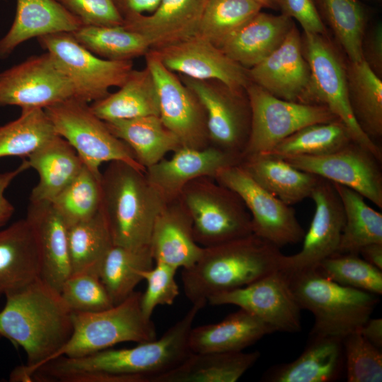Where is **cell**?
Wrapping results in <instances>:
<instances>
[{
  "label": "cell",
  "instance_id": "cell-56",
  "mask_svg": "<svg viewBox=\"0 0 382 382\" xmlns=\"http://www.w3.org/2000/svg\"><path fill=\"white\" fill-rule=\"evenodd\" d=\"M259 4L262 8L279 9V0H253Z\"/></svg>",
  "mask_w": 382,
  "mask_h": 382
},
{
  "label": "cell",
  "instance_id": "cell-23",
  "mask_svg": "<svg viewBox=\"0 0 382 382\" xmlns=\"http://www.w3.org/2000/svg\"><path fill=\"white\" fill-rule=\"evenodd\" d=\"M149 247L155 262L187 269L201 257L204 248L195 241L192 219L181 202L166 204L157 216Z\"/></svg>",
  "mask_w": 382,
  "mask_h": 382
},
{
  "label": "cell",
  "instance_id": "cell-14",
  "mask_svg": "<svg viewBox=\"0 0 382 382\" xmlns=\"http://www.w3.org/2000/svg\"><path fill=\"white\" fill-rule=\"evenodd\" d=\"M157 89L159 117L182 146L202 149L210 145L204 109L197 96L167 69L156 52L144 55Z\"/></svg>",
  "mask_w": 382,
  "mask_h": 382
},
{
  "label": "cell",
  "instance_id": "cell-29",
  "mask_svg": "<svg viewBox=\"0 0 382 382\" xmlns=\"http://www.w3.org/2000/svg\"><path fill=\"white\" fill-rule=\"evenodd\" d=\"M27 161L39 175L30 193L32 203H51L84 166L71 144L57 134L30 154Z\"/></svg>",
  "mask_w": 382,
  "mask_h": 382
},
{
  "label": "cell",
  "instance_id": "cell-20",
  "mask_svg": "<svg viewBox=\"0 0 382 382\" xmlns=\"http://www.w3.org/2000/svg\"><path fill=\"white\" fill-rule=\"evenodd\" d=\"M248 74L251 82L279 98L308 103L311 71L295 25L277 48L248 69Z\"/></svg>",
  "mask_w": 382,
  "mask_h": 382
},
{
  "label": "cell",
  "instance_id": "cell-54",
  "mask_svg": "<svg viewBox=\"0 0 382 382\" xmlns=\"http://www.w3.org/2000/svg\"><path fill=\"white\" fill-rule=\"evenodd\" d=\"M361 335L376 347H382V319L371 318L358 330Z\"/></svg>",
  "mask_w": 382,
  "mask_h": 382
},
{
  "label": "cell",
  "instance_id": "cell-7",
  "mask_svg": "<svg viewBox=\"0 0 382 382\" xmlns=\"http://www.w3.org/2000/svg\"><path fill=\"white\" fill-rule=\"evenodd\" d=\"M178 199L192 219L196 242L203 248L253 233L251 217L241 197L214 178L191 181Z\"/></svg>",
  "mask_w": 382,
  "mask_h": 382
},
{
  "label": "cell",
  "instance_id": "cell-25",
  "mask_svg": "<svg viewBox=\"0 0 382 382\" xmlns=\"http://www.w3.org/2000/svg\"><path fill=\"white\" fill-rule=\"evenodd\" d=\"M83 22L57 0H16L13 21L0 39V59L7 58L23 42L36 37L73 33Z\"/></svg>",
  "mask_w": 382,
  "mask_h": 382
},
{
  "label": "cell",
  "instance_id": "cell-53",
  "mask_svg": "<svg viewBox=\"0 0 382 382\" xmlns=\"http://www.w3.org/2000/svg\"><path fill=\"white\" fill-rule=\"evenodd\" d=\"M161 0H113L122 18L136 14H149L158 6Z\"/></svg>",
  "mask_w": 382,
  "mask_h": 382
},
{
  "label": "cell",
  "instance_id": "cell-35",
  "mask_svg": "<svg viewBox=\"0 0 382 382\" xmlns=\"http://www.w3.org/2000/svg\"><path fill=\"white\" fill-rule=\"evenodd\" d=\"M155 262L149 245L127 247L112 245L100 264L98 275L114 305L129 297L143 281L141 273Z\"/></svg>",
  "mask_w": 382,
  "mask_h": 382
},
{
  "label": "cell",
  "instance_id": "cell-27",
  "mask_svg": "<svg viewBox=\"0 0 382 382\" xmlns=\"http://www.w3.org/2000/svg\"><path fill=\"white\" fill-rule=\"evenodd\" d=\"M40 274L36 242L26 219L0 230V297L28 286Z\"/></svg>",
  "mask_w": 382,
  "mask_h": 382
},
{
  "label": "cell",
  "instance_id": "cell-1",
  "mask_svg": "<svg viewBox=\"0 0 382 382\" xmlns=\"http://www.w3.org/2000/svg\"><path fill=\"white\" fill-rule=\"evenodd\" d=\"M203 302L192 303L184 316L154 340L129 348H108L81 357H59L37 369L42 381L154 382L191 353L188 337Z\"/></svg>",
  "mask_w": 382,
  "mask_h": 382
},
{
  "label": "cell",
  "instance_id": "cell-13",
  "mask_svg": "<svg viewBox=\"0 0 382 382\" xmlns=\"http://www.w3.org/2000/svg\"><path fill=\"white\" fill-rule=\"evenodd\" d=\"M214 179L241 197L250 213L253 233L279 248L303 240L305 231L294 209L258 185L238 164L222 168Z\"/></svg>",
  "mask_w": 382,
  "mask_h": 382
},
{
  "label": "cell",
  "instance_id": "cell-40",
  "mask_svg": "<svg viewBox=\"0 0 382 382\" xmlns=\"http://www.w3.org/2000/svg\"><path fill=\"white\" fill-rule=\"evenodd\" d=\"M72 34L90 52L108 60H132L150 50L142 35L122 25H83Z\"/></svg>",
  "mask_w": 382,
  "mask_h": 382
},
{
  "label": "cell",
  "instance_id": "cell-48",
  "mask_svg": "<svg viewBox=\"0 0 382 382\" xmlns=\"http://www.w3.org/2000/svg\"><path fill=\"white\" fill-rule=\"evenodd\" d=\"M178 269L161 262L141 273L146 289L141 293L140 305L143 314L151 319L155 308L159 306L172 305L179 295L175 280Z\"/></svg>",
  "mask_w": 382,
  "mask_h": 382
},
{
  "label": "cell",
  "instance_id": "cell-24",
  "mask_svg": "<svg viewBox=\"0 0 382 382\" xmlns=\"http://www.w3.org/2000/svg\"><path fill=\"white\" fill-rule=\"evenodd\" d=\"M25 219L38 250L40 278L59 292L64 282L71 274L68 228L49 202H30Z\"/></svg>",
  "mask_w": 382,
  "mask_h": 382
},
{
  "label": "cell",
  "instance_id": "cell-9",
  "mask_svg": "<svg viewBox=\"0 0 382 382\" xmlns=\"http://www.w3.org/2000/svg\"><path fill=\"white\" fill-rule=\"evenodd\" d=\"M302 48L311 77L308 103L327 107L347 128L353 141L382 161V149L359 126L351 108L346 67L324 35L303 31Z\"/></svg>",
  "mask_w": 382,
  "mask_h": 382
},
{
  "label": "cell",
  "instance_id": "cell-49",
  "mask_svg": "<svg viewBox=\"0 0 382 382\" xmlns=\"http://www.w3.org/2000/svg\"><path fill=\"white\" fill-rule=\"evenodd\" d=\"M84 25L121 26L124 19L113 0H57Z\"/></svg>",
  "mask_w": 382,
  "mask_h": 382
},
{
  "label": "cell",
  "instance_id": "cell-36",
  "mask_svg": "<svg viewBox=\"0 0 382 382\" xmlns=\"http://www.w3.org/2000/svg\"><path fill=\"white\" fill-rule=\"evenodd\" d=\"M353 115L362 131L374 142L382 136V81L364 61L346 67Z\"/></svg>",
  "mask_w": 382,
  "mask_h": 382
},
{
  "label": "cell",
  "instance_id": "cell-11",
  "mask_svg": "<svg viewBox=\"0 0 382 382\" xmlns=\"http://www.w3.org/2000/svg\"><path fill=\"white\" fill-rule=\"evenodd\" d=\"M245 92L251 121L241 158L266 154L277 143L307 125L338 120L324 105L283 100L253 82L246 87Z\"/></svg>",
  "mask_w": 382,
  "mask_h": 382
},
{
  "label": "cell",
  "instance_id": "cell-19",
  "mask_svg": "<svg viewBox=\"0 0 382 382\" xmlns=\"http://www.w3.org/2000/svg\"><path fill=\"white\" fill-rule=\"evenodd\" d=\"M153 50L167 69L179 75L199 80H216L237 91H245L251 82L247 69L197 34Z\"/></svg>",
  "mask_w": 382,
  "mask_h": 382
},
{
  "label": "cell",
  "instance_id": "cell-37",
  "mask_svg": "<svg viewBox=\"0 0 382 382\" xmlns=\"http://www.w3.org/2000/svg\"><path fill=\"white\" fill-rule=\"evenodd\" d=\"M333 185L345 213L337 253L359 254V250L366 245L382 243L381 213L369 207L359 192L345 185Z\"/></svg>",
  "mask_w": 382,
  "mask_h": 382
},
{
  "label": "cell",
  "instance_id": "cell-28",
  "mask_svg": "<svg viewBox=\"0 0 382 382\" xmlns=\"http://www.w3.org/2000/svg\"><path fill=\"white\" fill-rule=\"evenodd\" d=\"M294 25L281 13L259 12L219 47L228 57L248 69L271 54Z\"/></svg>",
  "mask_w": 382,
  "mask_h": 382
},
{
  "label": "cell",
  "instance_id": "cell-5",
  "mask_svg": "<svg viewBox=\"0 0 382 382\" xmlns=\"http://www.w3.org/2000/svg\"><path fill=\"white\" fill-rule=\"evenodd\" d=\"M287 272L300 307L314 316L312 335L343 339L371 318L378 302L377 295L341 285L316 269Z\"/></svg>",
  "mask_w": 382,
  "mask_h": 382
},
{
  "label": "cell",
  "instance_id": "cell-16",
  "mask_svg": "<svg viewBox=\"0 0 382 382\" xmlns=\"http://www.w3.org/2000/svg\"><path fill=\"white\" fill-rule=\"evenodd\" d=\"M71 97V82L47 52L0 72V106L44 109Z\"/></svg>",
  "mask_w": 382,
  "mask_h": 382
},
{
  "label": "cell",
  "instance_id": "cell-12",
  "mask_svg": "<svg viewBox=\"0 0 382 382\" xmlns=\"http://www.w3.org/2000/svg\"><path fill=\"white\" fill-rule=\"evenodd\" d=\"M179 76L204 109L210 145L241 158L251 121L245 91L231 89L216 80Z\"/></svg>",
  "mask_w": 382,
  "mask_h": 382
},
{
  "label": "cell",
  "instance_id": "cell-30",
  "mask_svg": "<svg viewBox=\"0 0 382 382\" xmlns=\"http://www.w3.org/2000/svg\"><path fill=\"white\" fill-rule=\"evenodd\" d=\"M274 330L244 309L222 320L191 329L188 345L193 353L241 352Z\"/></svg>",
  "mask_w": 382,
  "mask_h": 382
},
{
  "label": "cell",
  "instance_id": "cell-8",
  "mask_svg": "<svg viewBox=\"0 0 382 382\" xmlns=\"http://www.w3.org/2000/svg\"><path fill=\"white\" fill-rule=\"evenodd\" d=\"M44 110L56 134L71 144L84 166L96 175H101L103 163L116 161L146 171L132 149L109 130L88 103L71 97Z\"/></svg>",
  "mask_w": 382,
  "mask_h": 382
},
{
  "label": "cell",
  "instance_id": "cell-46",
  "mask_svg": "<svg viewBox=\"0 0 382 382\" xmlns=\"http://www.w3.org/2000/svg\"><path fill=\"white\" fill-rule=\"evenodd\" d=\"M348 382H381L382 352L357 330L342 339Z\"/></svg>",
  "mask_w": 382,
  "mask_h": 382
},
{
  "label": "cell",
  "instance_id": "cell-15",
  "mask_svg": "<svg viewBox=\"0 0 382 382\" xmlns=\"http://www.w3.org/2000/svg\"><path fill=\"white\" fill-rule=\"evenodd\" d=\"M213 306L234 305L249 312L274 332L301 330V311L293 292L289 273L273 272L242 288L211 296Z\"/></svg>",
  "mask_w": 382,
  "mask_h": 382
},
{
  "label": "cell",
  "instance_id": "cell-52",
  "mask_svg": "<svg viewBox=\"0 0 382 382\" xmlns=\"http://www.w3.org/2000/svg\"><path fill=\"white\" fill-rule=\"evenodd\" d=\"M29 168L25 159L15 170L0 173V228L9 221L15 211L14 207L5 197V190L17 175Z\"/></svg>",
  "mask_w": 382,
  "mask_h": 382
},
{
  "label": "cell",
  "instance_id": "cell-31",
  "mask_svg": "<svg viewBox=\"0 0 382 382\" xmlns=\"http://www.w3.org/2000/svg\"><path fill=\"white\" fill-rule=\"evenodd\" d=\"M238 165L261 187L288 205L310 197L320 177L265 154L241 158Z\"/></svg>",
  "mask_w": 382,
  "mask_h": 382
},
{
  "label": "cell",
  "instance_id": "cell-55",
  "mask_svg": "<svg viewBox=\"0 0 382 382\" xmlns=\"http://www.w3.org/2000/svg\"><path fill=\"white\" fill-rule=\"evenodd\" d=\"M359 254L371 265L382 270V243H373L362 247Z\"/></svg>",
  "mask_w": 382,
  "mask_h": 382
},
{
  "label": "cell",
  "instance_id": "cell-21",
  "mask_svg": "<svg viewBox=\"0 0 382 382\" xmlns=\"http://www.w3.org/2000/svg\"><path fill=\"white\" fill-rule=\"evenodd\" d=\"M240 161L241 158L212 145L202 149L181 146L171 158H163L147 168L145 175L168 203L178 199L191 181L202 177L214 178L220 170Z\"/></svg>",
  "mask_w": 382,
  "mask_h": 382
},
{
  "label": "cell",
  "instance_id": "cell-42",
  "mask_svg": "<svg viewBox=\"0 0 382 382\" xmlns=\"http://www.w3.org/2000/svg\"><path fill=\"white\" fill-rule=\"evenodd\" d=\"M55 134L44 109H21L17 119L0 127V158L28 157Z\"/></svg>",
  "mask_w": 382,
  "mask_h": 382
},
{
  "label": "cell",
  "instance_id": "cell-51",
  "mask_svg": "<svg viewBox=\"0 0 382 382\" xmlns=\"http://www.w3.org/2000/svg\"><path fill=\"white\" fill-rule=\"evenodd\" d=\"M363 60L373 71L381 78L382 76V24L377 22L368 31L365 30L362 42Z\"/></svg>",
  "mask_w": 382,
  "mask_h": 382
},
{
  "label": "cell",
  "instance_id": "cell-3",
  "mask_svg": "<svg viewBox=\"0 0 382 382\" xmlns=\"http://www.w3.org/2000/svg\"><path fill=\"white\" fill-rule=\"evenodd\" d=\"M284 257L279 248L254 233L204 248L196 263L183 269L185 295L192 303H207L211 296L242 288L283 270Z\"/></svg>",
  "mask_w": 382,
  "mask_h": 382
},
{
  "label": "cell",
  "instance_id": "cell-26",
  "mask_svg": "<svg viewBox=\"0 0 382 382\" xmlns=\"http://www.w3.org/2000/svg\"><path fill=\"white\" fill-rule=\"evenodd\" d=\"M343 372L342 339L310 335L299 357L270 369L262 379L269 382H333L338 380Z\"/></svg>",
  "mask_w": 382,
  "mask_h": 382
},
{
  "label": "cell",
  "instance_id": "cell-18",
  "mask_svg": "<svg viewBox=\"0 0 382 382\" xmlns=\"http://www.w3.org/2000/svg\"><path fill=\"white\" fill-rule=\"evenodd\" d=\"M310 197L314 202L315 212L302 248L297 253L284 257L283 270L289 272L316 269L338 249L345 213L333 183L320 178Z\"/></svg>",
  "mask_w": 382,
  "mask_h": 382
},
{
  "label": "cell",
  "instance_id": "cell-6",
  "mask_svg": "<svg viewBox=\"0 0 382 382\" xmlns=\"http://www.w3.org/2000/svg\"><path fill=\"white\" fill-rule=\"evenodd\" d=\"M141 295L134 291L120 303L100 311H72L71 335L50 361L59 357H83L122 342L156 339L153 321L142 313Z\"/></svg>",
  "mask_w": 382,
  "mask_h": 382
},
{
  "label": "cell",
  "instance_id": "cell-2",
  "mask_svg": "<svg viewBox=\"0 0 382 382\" xmlns=\"http://www.w3.org/2000/svg\"><path fill=\"white\" fill-rule=\"evenodd\" d=\"M0 310V338L21 347L26 364L13 369L11 381H30V374L48 362L72 332V311L59 291L39 278L6 296Z\"/></svg>",
  "mask_w": 382,
  "mask_h": 382
},
{
  "label": "cell",
  "instance_id": "cell-33",
  "mask_svg": "<svg viewBox=\"0 0 382 382\" xmlns=\"http://www.w3.org/2000/svg\"><path fill=\"white\" fill-rule=\"evenodd\" d=\"M92 111L104 122L159 116L156 83L147 66L132 69L119 89L93 102Z\"/></svg>",
  "mask_w": 382,
  "mask_h": 382
},
{
  "label": "cell",
  "instance_id": "cell-22",
  "mask_svg": "<svg viewBox=\"0 0 382 382\" xmlns=\"http://www.w3.org/2000/svg\"><path fill=\"white\" fill-rule=\"evenodd\" d=\"M209 0H161L151 13L124 18L122 26L142 35L151 50L195 35Z\"/></svg>",
  "mask_w": 382,
  "mask_h": 382
},
{
  "label": "cell",
  "instance_id": "cell-44",
  "mask_svg": "<svg viewBox=\"0 0 382 382\" xmlns=\"http://www.w3.org/2000/svg\"><path fill=\"white\" fill-rule=\"evenodd\" d=\"M262 8L253 0H209L196 34L219 47Z\"/></svg>",
  "mask_w": 382,
  "mask_h": 382
},
{
  "label": "cell",
  "instance_id": "cell-17",
  "mask_svg": "<svg viewBox=\"0 0 382 382\" xmlns=\"http://www.w3.org/2000/svg\"><path fill=\"white\" fill-rule=\"evenodd\" d=\"M282 158L299 170L352 189L382 208L381 162L353 141L325 155Z\"/></svg>",
  "mask_w": 382,
  "mask_h": 382
},
{
  "label": "cell",
  "instance_id": "cell-34",
  "mask_svg": "<svg viewBox=\"0 0 382 382\" xmlns=\"http://www.w3.org/2000/svg\"><path fill=\"white\" fill-rule=\"evenodd\" d=\"M105 122L109 130L132 149L145 169L182 146L178 138L157 115Z\"/></svg>",
  "mask_w": 382,
  "mask_h": 382
},
{
  "label": "cell",
  "instance_id": "cell-38",
  "mask_svg": "<svg viewBox=\"0 0 382 382\" xmlns=\"http://www.w3.org/2000/svg\"><path fill=\"white\" fill-rule=\"evenodd\" d=\"M67 235L71 274H98L103 257L113 245L101 210L90 219L68 228Z\"/></svg>",
  "mask_w": 382,
  "mask_h": 382
},
{
  "label": "cell",
  "instance_id": "cell-4",
  "mask_svg": "<svg viewBox=\"0 0 382 382\" xmlns=\"http://www.w3.org/2000/svg\"><path fill=\"white\" fill-rule=\"evenodd\" d=\"M100 210L113 245H149L155 220L166 202L145 172L122 161H111L101 173Z\"/></svg>",
  "mask_w": 382,
  "mask_h": 382
},
{
  "label": "cell",
  "instance_id": "cell-45",
  "mask_svg": "<svg viewBox=\"0 0 382 382\" xmlns=\"http://www.w3.org/2000/svg\"><path fill=\"white\" fill-rule=\"evenodd\" d=\"M316 270L341 285L382 294V270L357 253H335L322 260Z\"/></svg>",
  "mask_w": 382,
  "mask_h": 382
},
{
  "label": "cell",
  "instance_id": "cell-39",
  "mask_svg": "<svg viewBox=\"0 0 382 382\" xmlns=\"http://www.w3.org/2000/svg\"><path fill=\"white\" fill-rule=\"evenodd\" d=\"M353 141L345 125L336 120L307 125L277 143L269 152L280 158L322 156L332 153Z\"/></svg>",
  "mask_w": 382,
  "mask_h": 382
},
{
  "label": "cell",
  "instance_id": "cell-32",
  "mask_svg": "<svg viewBox=\"0 0 382 382\" xmlns=\"http://www.w3.org/2000/svg\"><path fill=\"white\" fill-rule=\"evenodd\" d=\"M260 357L259 351L192 352L154 382H236Z\"/></svg>",
  "mask_w": 382,
  "mask_h": 382
},
{
  "label": "cell",
  "instance_id": "cell-10",
  "mask_svg": "<svg viewBox=\"0 0 382 382\" xmlns=\"http://www.w3.org/2000/svg\"><path fill=\"white\" fill-rule=\"evenodd\" d=\"M71 82L74 97L95 102L108 96L112 87L120 88L133 69L132 60H108L81 45L72 33H58L37 38Z\"/></svg>",
  "mask_w": 382,
  "mask_h": 382
},
{
  "label": "cell",
  "instance_id": "cell-43",
  "mask_svg": "<svg viewBox=\"0 0 382 382\" xmlns=\"http://www.w3.org/2000/svg\"><path fill=\"white\" fill-rule=\"evenodd\" d=\"M101 175L86 166L61 192L51 204L62 221L69 228L94 216L102 202Z\"/></svg>",
  "mask_w": 382,
  "mask_h": 382
},
{
  "label": "cell",
  "instance_id": "cell-41",
  "mask_svg": "<svg viewBox=\"0 0 382 382\" xmlns=\"http://www.w3.org/2000/svg\"><path fill=\"white\" fill-rule=\"evenodd\" d=\"M349 62L363 60L362 39L366 29V9L359 0H315ZM318 9V10H319Z\"/></svg>",
  "mask_w": 382,
  "mask_h": 382
},
{
  "label": "cell",
  "instance_id": "cell-50",
  "mask_svg": "<svg viewBox=\"0 0 382 382\" xmlns=\"http://www.w3.org/2000/svg\"><path fill=\"white\" fill-rule=\"evenodd\" d=\"M279 9L297 21L304 32L325 35L326 28L315 0H279Z\"/></svg>",
  "mask_w": 382,
  "mask_h": 382
},
{
  "label": "cell",
  "instance_id": "cell-47",
  "mask_svg": "<svg viewBox=\"0 0 382 382\" xmlns=\"http://www.w3.org/2000/svg\"><path fill=\"white\" fill-rule=\"evenodd\" d=\"M59 294L74 312H96L114 306L97 273L71 274L64 282Z\"/></svg>",
  "mask_w": 382,
  "mask_h": 382
}]
</instances>
